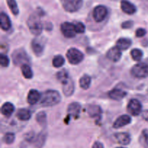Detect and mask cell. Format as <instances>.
Returning a JSON list of instances; mask_svg holds the SVG:
<instances>
[{"label": "cell", "instance_id": "6da1fadb", "mask_svg": "<svg viewBox=\"0 0 148 148\" xmlns=\"http://www.w3.org/2000/svg\"><path fill=\"white\" fill-rule=\"evenodd\" d=\"M61 95L56 90H47L42 95L40 103L43 107H50L57 105L61 101Z\"/></svg>", "mask_w": 148, "mask_h": 148}, {"label": "cell", "instance_id": "7a4b0ae2", "mask_svg": "<svg viewBox=\"0 0 148 148\" xmlns=\"http://www.w3.org/2000/svg\"><path fill=\"white\" fill-rule=\"evenodd\" d=\"M27 25L30 33L35 36H39L43 30V24L40 17L37 14H32L28 17Z\"/></svg>", "mask_w": 148, "mask_h": 148}, {"label": "cell", "instance_id": "3957f363", "mask_svg": "<svg viewBox=\"0 0 148 148\" xmlns=\"http://www.w3.org/2000/svg\"><path fill=\"white\" fill-rule=\"evenodd\" d=\"M30 56L27 55L25 51L23 49H19L14 51L12 55L13 63L15 65H23L27 64L30 62Z\"/></svg>", "mask_w": 148, "mask_h": 148}, {"label": "cell", "instance_id": "277c9868", "mask_svg": "<svg viewBox=\"0 0 148 148\" xmlns=\"http://www.w3.org/2000/svg\"><path fill=\"white\" fill-rule=\"evenodd\" d=\"M62 7L68 12L78 11L83 4V0H60Z\"/></svg>", "mask_w": 148, "mask_h": 148}, {"label": "cell", "instance_id": "5b68a950", "mask_svg": "<svg viewBox=\"0 0 148 148\" xmlns=\"http://www.w3.org/2000/svg\"><path fill=\"white\" fill-rule=\"evenodd\" d=\"M131 74L136 78L142 79L148 77V64L145 63H138L133 66Z\"/></svg>", "mask_w": 148, "mask_h": 148}, {"label": "cell", "instance_id": "8992f818", "mask_svg": "<svg viewBox=\"0 0 148 148\" xmlns=\"http://www.w3.org/2000/svg\"><path fill=\"white\" fill-rule=\"evenodd\" d=\"M66 57L70 64H78L83 60L84 55L78 49L72 48V49H69L66 52Z\"/></svg>", "mask_w": 148, "mask_h": 148}, {"label": "cell", "instance_id": "52a82bcc", "mask_svg": "<svg viewBox=\"0 0 148 148\" xmlns=\"http://www.w3.org/2000/svg\"><path fill=\"white\" fill-rule=\"evenodd\" d=\"M46 40L43 38H36L33 40L31 43V48L33 53L36 56H39L43 54L45 48Z\"/></svg>", "mask_w": 148, "mask_h": 148}, {"label": "cell", "instance_id": "ba28073f", "mask_svg": "<svg viewBox=\"0 0 148 148\" xmlns=\"http://www.w3.org/2000/svg\"><path fill=\"white\" fill-rule=\"evenodd\" d=\"M107 14H108V10L103 5L96 6L92 11V17L97 23L103 21Z\"/></svg>", "mask_w": 148, "mask_h": 148}, {"label": "cell", "instance_id": "9c48e42d", "mask_svg": "<svg viewBox=\"0 0 148 148\" xmlns=\"http://www.w3.org/2000/svg\"><path fill=\"white\" fill-rule=\"evenodd\" d=\"M61 31L66 38L75 37L77 33L75 25L68 22H65L61 25Z\"/></svg>", "mask_w": 148, "mask_h": 148}, {"label": "cell", "instance_id": "30bf717a", "mask_svg": "<svg viewBox=\"0 0 148 148\" xmlns=\"http://www.w3.org/2000/svg\"><path fill=\"white\" fill-rule=\"evenodd\" d=\"M142 108H143V106H142L141 103L137 99H132L127 106V110L129 113L134 116L140 114Z\"/></svg>", "mask_w": 148, "mask_h": 148}, {"label": "cell", "instance_id": "8fae6325", "mask_svg": "<svg viewBox=\"0 0 148 148\" xmlns=\"http://www.w3.org/2000/svg\"><path fill=\"white\" fill-rule=\"evenodd\" d=\"M132 119L131 117L129 115H124L121 116L119 117L115 121V122L113 124V127L114 129H120L121 127H124V126L128 125L131 123Z\"/></svg>", "mask_w": 148, "mask_h": 148}, {"label": "cell", "instance_id": "7c38bea8", "mask_svg": "<svg viewBox=\"0 0 148 148\" xmlns=\"http://www.w3.org/2000/svg\"><path fill=\"white\" fill-rule=\"evenodd\" d=\"M121 9L127 14H133L137 12V7L135 5L127 0H122L121 1Z\"/></svg>", "mask_w": 148, "mask_h": 148}, {"label": "cell", "instance_id": "4fadbf2b", "mask_svg": "<svg viewBox=\"0 0 148 148\" xmlns=\"http://www.w3.org/2000/svg\"><path fill=\"white\" fill-rule=\"evenodd\" d=\"M106 56L109 60L112 61V62H116L120 60L121 57V52L119 49L115 46V47H112L106 53Z\"/></svg>", "mask_w": 148, "mask_h": 148}, {"label": "cell", "instance_id": "5bb4252c", "mask_svg": "<svg viewBox=\"0 0 148 148\" xmlns=\"http://www.w3.org/2000/svg\"><path fill=\"white\" fill-rule=\"evenodd\" d=\"M114 139L117 143L123 145H127L131 142V137L128 133L126 132L117 133L114 134Z\"/></svg>", "mask_w": 148, "mask_h": 148}, {"label": "cell", "instance_id": "9a60e30c", "mask_svg": "<svg viewBox=\"0 0 148 148\" xmlns=\"http://www.w3.org/2000/svg\"><path fill=\"white\" fill-rule=\"evenodd\" d=\"M81 106L79 103L73 102L68 106L67 113L69 116H73L74 118H77L80 113Z\"/></svg>", "mask_w": 148, "mask_h": 148}, {"label": "cell", "instance_id": "2e32d148", "mask_svg": "<svg viewBox=\"0 0 148 148\" xmlns=\"http://www.w3.org/2000/svg\"><path fill=\"white\" fill-rule=\"evenodd\" d=\"M126 95H127V92L119 88H114L108 92L109 98L115 101H120L123 99Z\"/></svg>", "mask_w": 148, "mask_h": 148}, {"label": "cell", "instance_id": "e0dca14e", "mask_svg": "<svg viewBox=\"0 0 148 148\" xmlns=\"http://www.w3.org/2000/svg\"><path fill=\"white\" fill-rule=\"evenodd\" d=\"M40 95L39 92L36 90H30L27 94V101L30 105H34L40 101Z\"/></svg>", "mask_w": 148, "mask_h": 148}, {"label": "cell", "instance_id": "ac0fdd59", "mask_svg": "<svg viewBox=\"0 0 148 148\" xmlns=\"http://www.w3.org/2000/svg\"><path fill=\"white\" fill-rule=\"evenodd\" d=\"M62 85H63V88H62L63 92L66 96H70L73 94L75 91V85H74L73 81L70 78Z\"/></svg>", "mask_w": 148, "mask_h": 148}, {"label": "cell", "instance_id": "d6986e66", "mask_svg": "<svg viewBox=\"0 0 148 148\" xmlns=\"http://www.w3.org/2000/svg\"><path fill=\"white\" fill-rule=\"evenodd\" d=\"M0 24H1V28L3 30H8L11 27V21L10 17L3 12L0 15Z\"/></svg>", "mask_w": 148, "mask_h": 148}, {"label": "cell", "instance_id": "ffe728a7", "mask_svg": "<svg viewBox=\"0 0 148 148\" xmlns=\"http://www.w3.org/2000/svg\"><path fill=\"white\" fill-rule=\"evenodd\" d=\"M88 113L89 116L92 118H98L102 114L101 107L97 105H90L88 108Z\"/></svg>", "mask_w": 148, "mask_h": 148}, {"label": "cell", "instance_id": "44dd1931", "mask_svg": "<svg viewBox=\"0 0 148 148\" xmlns=\"http://www.w3.org/2000/svg\"><path fill=\"white\" fill-rule=\"evenodd\" d=\"M14 111V106L12 103L10 102H7L3 104L1 106V114L6 117H10L13 114Z\"/></svg>", "mask_w": 148, "mask_h": 148}, {"label": "cell", "instance_id": "7402d4cb", "mask_svg": "<svg viewBox=\"0 0 148 148\" xmlns=\"http://www.w3.org/2000/svg\"><path fill=\"white\" fill-rule=\"evenodd\" d=\"M132 40L126 38H119L116 42V47L120 50H127L131 46Z\"/></svg>", "mask_w": 148, "mask_h": 148}, {"label": "cell", "instance_id": "603a6c76", "mask_svg": "<svg viewBox=\"0 0 148 148\" xmlns=\"http://www.w3.org/2000/svg\"><path fill=\"white\" fill-rule=\"evenodd\" d=\"M16 116L20 121H27L31 117V114L30 111L25 108H21L18 110V111L16 114Z\"/></svg>", "mask_w": 148, "mask_h": 148}, {"label": "cell", "instance_id": "cb8c5ba5", "mask_svg": "<svg viewBox=\"0 0 148 148\" xmlns=\"http://www.w3.org/2000/svg\"><path fill=\"white\" fill-rule=\"evenodd\" d=\"M91 84V77L88 75H84L79 79V86L83 90L90 88Z\"/></svg>", "mask_w": 148, "mask_h": 148}, {"label": "cell", "instance_id": "d4e9b609", "mask_svg": "<svg viewBox=\"0 0 148 148\" xmlns=\"http://www.w3.org/2000/svg\"><path fill=\"white\" fill-rule=\"evenodd\" d=\"M21 71L23 75L26 79H31L33 77V71H32L31 68H30V66L28 64L23 65L21 66Z\"/></svg>", "mask_w": 148, "mask_h": 148}, {"label": "cell", "instance_id": "484cf974", "mask_svg": "<svg viewBox=\"0 0 148 148\" xmlns=\"http://www.w3.org/2000/svg\"><path fill=\"white\" fill-rule=\"evenodd\" d=\"M7 3L12 14L14 15H17L19 14V8L15 0H7Z\"/></svg>", "mask_w": 148, "mask_h": 148}, {"label": "cell", "instance_id": "4316f807", "mask_svg": "<svg viewBox=\"0 0 148 148\" xmlns=\"http://www.w3.org/2000/svg\"><path fill=\"white\" fill-rule=\"evenodd\" d=\"M56 77H57L58 80L60 81L62 84L64 83L66 81H67L69 79V74H68L67 71L65 70V69H62L60 72H58L56 74Z\"/></svg>", "mask_w": 148, "mask_h": 148}, {"label": "cell", "instance_id": "83f0119b", "mask_svg": "<svg viewBox=\"0 0 148 148\" xmlns=\"http://www.w3.org/2000/svg\"><path fill=\"white\" fill-rule=\"evenodd\" d=\"M64 58L62 56V55H57V56H54L52 61V64L54 67L59 68L63 66L64 64Z\"/></svg>", "mask_w": 148, "mask_h": 148}, {"label": "cell", "instance_id": "f1b7e54d", "mask_svg": "<svg viewBox=\"0 0 148 148\" xmlns=\"http://www.w3.org/2000/svg\"><path fill=\"white\" fill-rule=\"evenodd\" d=\"M131 56L134 61L138 62V61L141 60L142 58H143V53L140 49H134L131 51Z\"/></svg>", "mask_w": 148, "mask_h": 148}, {"label": "cell", "instance_id": "f546056e", "mask_svg": "<svg viewBox=\"0 0 148 148\" xmlns=\"http://www.w3.org/2000/svg\"><path fill=\"white\" fill-rule=\"evenodd\" d=\"M140 143L145 148H148V131L144 130L140 137Z\"/></svg>", "mask_w": 148, "mask_h": 148}, {"label": "cell", "instance_id": "4dcf8cb0", "mask_svg": "<svg viewBox=\"0 0 148 148\" xmlns=\"http://www.w3.org/2000/svg\"><path fill=\"white\" fill-rule=\"evenodd\" d=\"M36 121L40 125L44 126L46 124V114L43 111L38 113L36 116Z\"/></svg>", "mask_w": 148, "mask_h": 148}, {"label": "cell", "instance_id": "1f68e13d", "mask_svg": "<svg viewBox=\"0 0 148 148\" xmlns=\"http://www.w3.org/2000/svg\"><path fill=\"white\" fill-rule=\"evenodd\" d=\"M14 139H15L14 134L12 132H9L4 134V137H3V142L6 144L10 145L14 141Z\"/></svg>", "mask_w": 148, "mask_h": 148}, {"label": "cell", "instance_id": "d6a6232c", "mask_svg": "<svg viewBox=\"0 0 148 148\" xmlns=\"http://www.w3.org/2000/svg\"><path fill=\"white\" fill-rule=\"evenodd\" d=\"M0 64L2 67H7L10 64V59L5 54L1 53L0 56Z\"/></svg>", "mask_w": 148, "mask_h": 148}, {"label": "cell", "instance_id": "836d02e7", "mask_svg": "<svg viewBox=\"0 0 148 148\" xmlns=\"http://www.w3.org/2000/svg\"><path fill=\"white\" fill-rule=\"evenodd\" d=\"M75 29H76L77 33H83L85 30V26L82 23L78 22L75 23Z\"/></svg>", "mask_w": 148, "mask_h": 148}, {"label": "cell", "instance_id": "e575fe53", "mask_svg": "<svg viewBox=\"0 0 148 148\" xmlns=\"http://www.w3.org/2000/svg\"><path fill=\"white\" fill-rule=\"evenodd\" d=\"M146 33H147V31H146L145 29L140 27V28H138L136 30V36L138 38L143 37V36H145Z\"/></svg>", "mask_w": 148, "mask_h": 148}, {"label": "cell", "instance_id": "d590c367", "mask_svg": "<svg viewBox=\"0 0 148 148\" xmlns=\"http://www.w3.org/2000/svg\"><path fill=\"white\" fill-rule=\"evenodd\" d=\"M133 24H134V23H133L132 21L129 20V21L124 22V23H122V25H121V27L124 29H130L132 27Z\"/></svg>", "mask_w": 148, "mask_h": 148}, {"label": "cell", "instance_id": "8d00e7d4", "mask_svg": "<svg viewBox=\"0 0 148 148\" xmlns=\"http://www.w3.org/2000/svg\"><path fill=\"white\" fill-rule=\"evenodd\" d=\"M92 148H104V147L102 143H100V142H96V143H94V145H92Z\"/></svg>", "mask_w": 148, "mask_h": 148}, {"label": "cell", "instance_id": "74e56055", "mask_svg": "<svg viewBox=\"0 0 148 148\" xmlns=\"http://www.w3.org/2000/svg\"><path fill=\"white\" fill-rule=\"evenodd\" d=\"M142 116H143V119L145 120L146 121H148V110L143 111L142 114Z\"/></svg>", "mask_w": 148, "mask_h": 148}, {"label": "cell", "instance_id": "f35d334b", "mask_svg": "<svg viewBox=\"0 0 148 148\" xmlns=\"http://www.w3.org/2000/svg\"><path fill=\"white\" fill-rule=\"evenodd\" d=\"M116 148H125V147H116Z\"/></svg>", "mask_w": 148, "mask_h": 148}]
</instances>
